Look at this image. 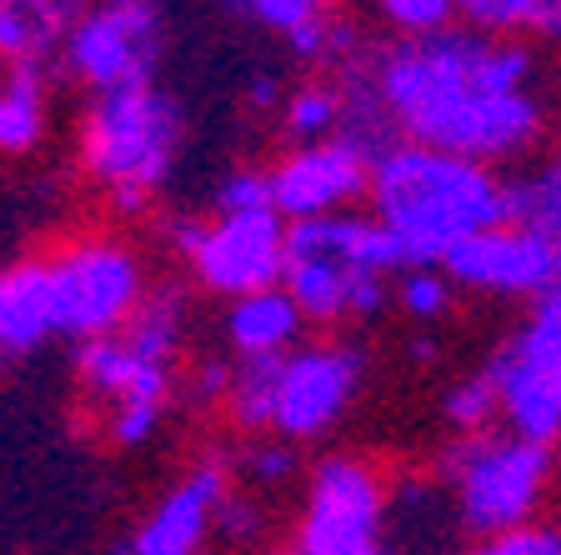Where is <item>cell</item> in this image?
Here are the masks:
<instances>
[{
	"mask_svg": "<svg viewBox=\"0 0 561 555\" xmlns=\"http://www.w3.org/2000/svg\"><path fill=\"white\" fill-rule=\"evenodd\" d=\"M411 350H416L421 366H432V360H436V340L432 336H416V346H411Z\"/></svg>",
	"mask_w": 561,
	"mask_h": 555,
	"instance_id": "cell-33",
	"label": "cell"
},
{
	"mask_svg": "<svg viewBox=\"0 0 561 555\" xmlns=\"http://www.w3.org/2000/svg\"><path fill=\"white\" fill-rule=\"evenodd\" d=\"M381 555H397V551H386V545H381Z\"/></svg>",
	"mask_w": 561,
	"mask_h": 555,
	"instance_id": "cell-36",
	"label": "cell"
},
{
	"mask_svg": "<svg viewBox=\"0 0 561 555\" xmlns=\"http://www.w3.org/2000/svg\"><path fill=\"white\" fill-rule=\"evenodd\" d=\"M121 336L140 350V356L161 360V366H175L181 346H186V296L181 290H146V301L136 305Z\"/></svg>",
	"mask_w": 561,
	"mask_h": 555,
	"instance_id": "cell-20",
	"label": "cell"
},
{
	"mask_svg": "<svg viewBox=\"0 0 561 555\" xmlns=\"http://www.w3.org/2000/svg\"><path fill=\"white\" fill-rule=\"evenodd\" d=\"M226 381H231V360H210V366H201V370H196V401L221 405Z\"/></svg>",
	"mask_w": 561,
	"mask_h": 555,
	"instance_id": "cell-31",
	"label": "cell"
},
{
	"mask_svg": "<svg viewBox=\"0 0 561 555\" xmlns=\"http://www.w3.org/2000/svg\"><path fill=\"white\" fill-rule=\"evenodd\" d=\"M41 130H46V81H41L35 60H21L0 81V151L5 155L31 151Z\"/></svg>",
	"mask_w": 561,
	"mask_h": 555,
	"instance_id": "cell-19",
	"label": "cell"
},
{
	"mask_svg": "<svg viewBox=\"0 0 561 555\" xmlns=\"http://www.w3.org/2000/svg\"><path fill=\"white\" fill-rule=\"evenodd\" d=\"M56 340V301H50V266L21 261L0 270V356H25V350Z\"/></svg>",
	"mask_w": 561,
	"mask_h": 555,
	"instance_id": "cell-16",
	"label": "cell"
},
{
	"mask_svg": "<svg viewBox=\"0 0 561 555\" xmlns=\"http://www.w3.org/2000/svg\"><path fill=\"white\" fill-rule=\"evenodd\" d=\"M442 420L456 436H481V430H496V395H491L486 370H471L461 381L446 385L442 395Z\"/></svg>",
	"mask_w": 561,
	"mask_h": 555,
	"instance_id": "cell-24",
	"label": "cell"
},
{
	"mask_svg": "<svg viewBox=\"0 0 561 555\" xmlns=\"http://www.w3.org/2000/svg\"><path fill=\"white\" fill-rule=\"evenodd\" d=\"M557 535H561V525H557Z\"/></svg>",
	"mask_w": 561,
	"mask_h": 555,
	"instance_id": "cell-37",
	"label": "cell"
},
{
	"mask_svg": "<svg viewBox=\"0 0 561 555\" xmlns=\"http://www.w3.org/2000/svg\"><path fill=\"white\" fill-rule=\"evenodd\" d=\"M165 411H171V405H161V401H126V405H111V416H105V436L116 440V446H126V451H136V446H146V440L161 430Z\"/></svg>",
	"mask_w": 561,
	"mask_h": 555,
	"instance_id": "cell-29",
	"label": "cell"
},
{
	"mask_svg": "<svg viewBox=\"0 0 561 555\" xmlns=\"http://www.w3.org/2000/svg\"><path fill=\"white\" fill-rule=\"evenodd\" d=\"M210 206H216V216H236V210H271L266 171H251V165H241V171L221 175V185H216Z\"/></svg>",
	"mask_w": 561,
	"mask_h": 555,
	"instance_id": "cell-30",
	"label": "cell"
},
{
	"mask_svg": "<svg viewBox=\"0 0 561 555\" xmlns=\"http://www.w3.org/2000/svg\"><path fill=\"white\" fill-rule=\"evenodd\" d=\"M366 381V350L351 340L321 336L301 340L296 350L276 360V405H271V436L291 440V446H311L327 440L341 420L351 416V405L362 395Z\"/></svg>",
	"mask_w": 561,
	"mask_h": 555,
	"instance_id": "cell-9",
	"label": "cell"
},
{
	"mask_svg": "<svg viewBox=\"0 0 561 555\" xmlns=\"http://www.w3.org/2000/svg\"><path fill=\"white\" fill-rule=\"evenodd\" d=\"M280 101H286V95H280L276 76H256V81H251V105H256V111H271V105H280Z\"/></svg>",
	"mask_w": 561,
	"mask_h": 555,
	"instance_id": "cell-32",
	"label": "cell"
},
{
	"mask_svg": "<svg viewBox=\"0 0 561 555\" xmlns=\"http://www.w3.org/2000/svg\"><path fill=\"white\" fill-rule=\"evenodd\" d=\"M366 216L401 245L407 266H442L467 235L506 220V175L411 140H386L366 181Z\"/></svg>",
	"mask_w": 561,
	"mask_h": 555,
	"instance_id": "cell-2",
	"label": "cell"
},
{
	"mask_svg": "<svg viewBox=\"0 0 561 555\" xmlns=\"http://www.w3.org/2000/svg\"><path fill=\"white\" fill-rule=\"evenodd\" d=\"M346 126V95L336 81H306L280 101V130L291 146H316V140L341 136Z\"/></svg>",
	"mask_w": 561,
	"mask_h": 555,
	"instance_id": "cell-21",
	"label": "cell"
},
{
	"mask_svg": "<svg viewBox=\"0 0 561 555\" xmlns=\"http://www.w3.org/2000/svg\"><path fill=\"white\" fill-rule=\"evenodd\" d=\"M306 340V321L280 286L251 290L241 301H226V346L231 360H280Z\"/></svg>",
	"mask_w": 561,
	"mask_h": 555,
	"instance_id": "cell-15",
	"label": "cell"
},
{
	"mask_svg": "<svg viewBox=\"0 0 561 555\" xmlns=\"http://www.w3.org/2000/svg\"><path fill=\"white\" fill-rule=\"evenodd\" d=\"M366 5L391 35H432L456 21L451 0H366Z\"/></svg>",
	"mask_w": 561,
	"mask_h": 555,
	"instance_id": "cell-25",
	"label": "cell"
},
{
	"mask_svg": "<svg viewBox=\"0 0 561 555\" xmlns=\"http://www.w3.org/2000/svg\"><path fill=\"white\" fill-rule=\"evenodd\" d=\"M271 405H276V360H231L221 411L245 436H271Z\"/></svg>",
	"mask_w": 561,
	"mask_h": 555,
	"instance_id": "cell-22",
	"label": "cell"
},
{
	"mask_svg": "<svg viewBox=\"0 0 561 555\" xmlns=\"http://www.w3.org/2000/svg\"><path fill=\"white\" fill-rule=\"evenodd\" d=\"M266 531V506L256 496H241V490H226L221 506H216V521H210V535L226 545H251Z\"/></svg>",
	"mask_w": 561,
	"mask_h": 555,
	"instance_id": "cell-28",
	"label": "cell"
},
{
	"mask_svg": "<svg viewBox=\"0 0 561 555\" xmlns=\"http://www.w3.org/2000/svg\"><path fill=\"white\" fill-rule=\"evenodd\" d=\"M296 471H301V461H296V446H291V440L256 436L241 451V475L251 481V486H266V490L271 486H286Z\"/></svg>",
	"mask_w": 561,
	"mask_h": 555,
	"instance_id": "cell-26",
	"label": "cell"
},
{
	"mask_svg": "<svg viewBox=\"0 0 561 555\" xmlns=\"http://www.w3.org/2000/svg\"><path fill=\"white\" fill-rule=\"evenodd\" d=\"M407 255L366 210H341L286 226L280 290L296 301L306 325L376 321L391 305V280Z\"/></svg>",
	"mask_w": 561,
	"mask_h": 555,
	"instance_id": "cell-3",
	"label": "cell"
},
{
	"mask_svg": "<svg viewBox=\"0 0 561 555\" xmlns=\"http://www.w3.org/2000/svg\"><path fill=\"white\" fill-rule=\"evenodd\" d=\"M371 161H376V151L362 146L356 136H331V140H316V146H291V151L266 171L271 210H276L286 226L341 216V210H362L366 181H371Z\"/></svg>",
	"mask_w": 561,
	"mask_h": 555,
	"instance_id": "cell-12",
	"label": "cell"
},
{
	"mask_svg": "<svg viewBox=\"0 0 561 555\" xmlns=\"http://www.w3.org/2000/svg\"><path fill=\"white\" fill-rule=\"evenodd\" d=\"M391 301L401 305V315L416 325H436L442 315H451L456 305V286L446 280L442 266H407L391 280Z\"/></svg>",
	"mask_w": 561,
	"mask_h": 555,
	"instance_id": "cell-23",
	"label": "cell"
},
{
	"mask_svg": "<svg viewBox=\"0 0 561 555\" xmlns=\"http://www.w3.org/2000/svg\"><path fill=\"white\" fill-rule=\"evenodd\" d=\"M276 555H291V551H286V545H280V551H276Z\"/></svg>",
	"mask_w": 561,
	"mask_h": 555,
	"instance_id": "cell-35",
	"label": "cell"
},
{
	"mask_svg": "<svg viewBox=\"0 0 561 555\" xmlns=\"http://www.w3.org/2000/svg\"><path fill=\"white\" fill-rule=\"evenodd\" d=\"M436 481H442L467 541L522 531V525L541 521V510L557 490V451L512 436L502 426L481 430V436H456L436 465Z\"/></svg>",
	"mask_w": 561,
	"mask_h": 555,
	"instance_id": "cell-5",
	"label": "cell"
},
{
	"mask_svg": "<svg viewBox=\"0 0 561 555\" xmlns=\"http://www.w3.org/2000/svg\"><path fill=\"white\" fill-rule=\"evenodd\" d=\"M446 280L456 296H486V301H541L547 290L561 286L557 276V245L541 231L522 226V220H496L486 231L467 235L451 255L442 261Z\"/></svg>",
	"mask_w": 561,
	"mask_h": 555,
	"instance_id": "cell-11",
	"label": "cell"
},
{
	"mask_svg": "<svg viewBox=\"0 0 561 555\" xmlns=\"http://www.w3.org/2000/svg\"><path fill=\"white\" fill-rule=\"evenodd\" d=\"M76 21V0H0V56L21 66V60L46 56L60 46Z\"/></svg>",
	"mask_w": 561,
	"mask_h": 555,
	"instance_id": "cell-17",
	"label": "cell"
},
{
	"mask_svg": "<svg viewBox=\"0 0 561 555\" xmlns=\"http://www.w3.org/2000/svg\"><path fill=\"white\" fill-rule=\"evenodd\" d=\"M216 5H226V11H241L245 0H216Z\"/></svg>",
	"mask_w": 561,
	"mask_h": 555,
	"instance_id": "cell-34",
	"label": "cell"
},
{
	"mask_svg": "<svg viewBox=\"0 0 561 555\" xmlns=\"http://www.w3.org/2000/svg\"><path fill=\"white\" fill-rule=\"evenodd\" d=\"M506 216L541 231L547 241H561V140L506 181Z\"/></svg>",
	"mask_w": 561,
	"mask_h": 555,
	"instance_id": "cell-18",
	"label": "cell"
},
{
	"mask_svg": "<svg viewBox=\"0 0 561 555\" xmlns=\"http://www.w3.org/2000/svg\"><path fill=\"white\" fill-rule=\"evenodd\" d=\"M391 481L371 455H321L306 475L301 516L291 525V555H381Z\"/></svg>",
	"mask_w": 561,
	"mask_h": 555,
	"instance_id": "cell-6",
	"label": "cell"
},
{
	"mask_svg": "<svg viewBox=\"0 0 561 555\" xmlns=\"http://www.w3.org/2000/svg\"><path fill=\"white\" fill-rule=\"evenodd\" d=\"M66 66L95 95L151 85L165 56V11L156 0H95L76 11L66 41Z\"/></svg>",
	"mask_w": 561,
	"mask_h": 555,
	"instance_id": "cell-10",
	"label": "cell"
},
{
	"mask_svg": "<svg viewBox=\"0 0 561 555\" xmlns=\"http://www.w3.org/2000/svg\"><path fill=\"white\" fill-rule=\"evenodd\" d=\"M391 140L446 151L502 171L541 151L547 101L526 41L442 25L432 35H391L351 60Z\"/></svg>",
	"mask_w": 561,
	"mask_h": 555,
	"instance_id": "cell-1",
	"label": "cell"
},
{
	"mask_svg": "<svg viewBox=\"0 0 561 555\" xmlns=\"http://www.w3.org/2000/svg\"><path fill=\"white\" fill-rule=\"evenodd\" d=\"M226 490H231V465L221 455L196 461L146 510V521L136 525V535L126 545H116V555H201Z\"/></svg>",
	"mask_w": 561,
	"mask_h": 555,
	"instance_id": "cell-13",
	"label": "cell"
},
{
	"mask_svg": "<svg viewBox=\"0 0 561 555\" xmlns=\"http://www.w3.org/2000/svg\"><path fill=\"white\" fill-rule=\"evenodd\" d=\"M186 140V111L161 85H126L91 101L81 120V165L111 190V206L136 216L165 190Z\"/></svg>",
	"mask_w": 561,
	"mask_h": 555,
	"instance_id": "cell-4",
	"label": "cell"
},
{
	"mask_svg": "<svg viewBox=\"0 0 561 555\" xmlns=\"http://www.w3.org/2000/svg\"><path fill=\"white\" fill-rule=\"evenodd\" d=\"M50 301H56V336L95 340L116 336L146 301V266L121 241H76L46 255Z\"/></svg>",
	"mask_w": 561,
	"mask_h": 555,
	"instance_id": "cell-8",
	"label": "cell"
},
{
	"mask_svg": "<svg viewBox=\"0 0 561 555\" xmlns=\"http://www.w3.org/2000/svg\"><path fill=\"white\" fill-rule=\"evenodd\" d=\"M76 370H81V385L91 395H101L105 405H126V401H161L171 405V366L140 356L126 336H95L81 340V356H76Z\"/></svg>",
	"mask_w": 561,
	"mask_h": 555,
	"instance_id": "cell-14",
	"label": "cell"
},
{
	"mask_svg": "<svg viewBox=\"0 0 561 555\" xmlns=\"http://www.w3.org/2000/svg\"><path fill=\"white\" fill-rule=\"evenodd\" d=\"M451 555H561V535H557V525L537 521V525H522V531L477 535V541L456 545Z\"/></svg>",
	"mask_w": 561,
	"mask_h": 555,
	"instance_id": "cell-27",
	"label": "cell"
},
{
	"mask_svg": "<svg viewBox=\"0 0 561 555\" xmlns=\"http://www.w3.org/2000/svg\"><path fill=\"white\" fill-rule=\"evenodd\" d=\"M171 245L181 251L186 270L201 290L241 301L251 290L280 286L286 261V220L276 210H236V216H175L165 226Z\"/></svg>",
	"mask_w": 561,
	"mask_h": 555,
	"instance_id": "cell-7",
	"label": "cell"
}]
</instances>
